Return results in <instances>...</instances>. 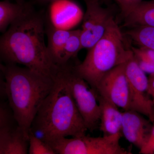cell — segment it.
<instances>
[{"label": "cell", "mask_w": 154, "mask_h": 154, "mask_svg": "<svg viewBox=\"0 0 154 154\" xmlns=\"http://www.w3.org/2000/svg\"><path fill=\"white\" fill-rule=\"evenodd\" d=\"M100 107V128L103 136H109L122 134V112L118 107L96 92Z\"/></svg>", "instance_id": "obj_12"}, {"label": "cell", "mask_w": 154, "mask_h": 154, "mask_svg": "<svg viewBox=\"0 0 154 154\" xmlns=\"http://www.w3.org/2000/svg\"><path fill=\"white\" fill-rule=\"evenodd\" d=\"M28 7L24 3L0 1V32L4 33Z\"/></svg>", "instance_id": "obj_16"}, {"label": "cell", "mask_w": 154, "mask_h": 154, "mask_svg": "<svg viewBox=\"0 0 154 154\" xmlns=\"http://www.w3.org/2000/svg\"><path fill=\"white\" fill-rule=\"evenodd\" d=\"M131 49L133 52L142 56L154 63V50L140 47H132Z\"/></svg>", "instance_id": "obj_24"}, {"label": "cell", "mask_w": 154, "mask_h": 154, "mask_svg": "<svg viewBox=\"0 0 154 154\" xmlns=\"http://www.w3.org/2000/svg\"><path fill=\"white\" fill-rule=\"evenodd\" d=\"M151 122L152 127L149 137L145 145L140 150V154H154V107Z\"/></svg>", "instance_id": "obj_23"}, {"label": "cell", "mask_w": 154, "mask_h": 154, "mask_svg": "<svg viewBox=\"0 0 154 154\" xmlns=\"http://www.w3.org/2000/svg\"><path fill=\"white\" fill-rule=\"evenodd\" d=\"M16 2L19 3H23L22 0H15Z\"/></svg>", "instance_id": "obj_27"}, {"label": "cell", "mask_w": 154, "mask_h": 154, "mask_svg": "<svg viewBox=\"0 0 154 154\" xmlns=\"http://www.w3.org/2000/svg\"><path fill=\"white\" fill-rule=\"evenodd\" d=\"M28 153L29 154H56L51 147L29 131Z\"/></svg>", "instance_id": "obj_20"}, {"label": "cell", "mask_w": 154, "mask_h": 154, "mask_svg": "<svg viewBox=\"0 0 154 154\" xmlns=\"http://www.w3.org/2000/svg\"><path fill=\"white\" fill-rule=\"evenodd\" d=\"M28 138L18 125L0 135V154H28Z\"/></svg>", "instance_id": "obj_13"}, {"label": "cell", "mask_w": 154, "mask_h": 154, "mask_svg": "<svg viewBox=\"0 0 154 154\" xmlns=\"http://www.w3.org/2000/svg\"><path fill=\"white\" fill-rule=\"evenodd\" d=\"M72 30L56 28L51 23L46 27L45 32L48 38L47 48L51 57L55 65L60 53Z\"/></svg>", "instance_id": "obj_15"}, {"label": "cell", "mask_w": 154, "mask_h": 154, "mask_svg": "<svg viewBox=\"0 0 154 154\" xmlns=\"http://www.w3.org/2000/svg\"><path fill=\"white\" fill-rule=\"evenodd\" d=\"M7 99L16 123L28 138L31 125L53 85V78L17 64H2Z\"/></svg>", "instance_id": "obj_3"}, {"label": "cell", "mask_w": 154, "mask_h": 154, "mask_svg": "<svg viewBox=\"0 0 154 154\" xmlns=\"http://www.w3.org/2000/svg\"><path fill=\"white\" fill-rule=\"evenodd\" d=\"M122 114V134L127 140L141 149L149 137L152 127L151 122L134 110H125Z\"/></svg>", "instance_id": "obj_10"}, {"label": "cell", "mask_w": 154, "mask_h": 154, "mask_svg": "<svg viewBox=\"0 0 154 154\" xmlns=\"http://www.w3.org/2000/svg\"><path fill=\"white\" fill-rule=\"evenodd\" d=\"M88 130L62 70L57 66L52 88L39 107L29 131L48 143L59 138L82 136Z\"/></svg>", "instance_id": "obj_2"}, {"label": "cell", "mask_w": 154, "mask_h": 154, "mask_svg": "<svg viewBox=\"0 0 154 154\" xmlns=\"http://www.w3.org/2000/svg\"><path fill=\"white\" fill-rule=\"evenodd\" d=\"M60 67L88 130L93 131L98 127L100 119V107L96 91L77 73L74 66L68 63Z\"/></svg>", "instance_id": "obj_6"}, {"label": "cell", "mask_w": 154, "mask_h": 154, "mask_svg": "<svg viewBox=\"0 0 154 154\" xmlns=\"http://www.w3.org/2000/svg\"><path fill=\"white\" fill-rule=\"evenodd\" d=\"M133 53L134 56L140 68L145 73L154 74V63L142 56Z\"/></svg>", "instance_id": "obj_21"}, {"label": "cell", "mask_w": 154, "mask_h": 154, "mask_svg": "<svg viewBox=\"0 0 154 154\" xmlns=\"http://www.w3.org/2000/svg\"><path fill=\"white\" fill-rule=\"evenodd\" d=\"M118 4L123 17H125L131 12L143 0H115Z\"/></svg>", "instance_id": "obj_22"}, {"label": "cell", "mask_w": 154, "mask_h": 154, "mask_svg": "<svg viewBox=\"0 0 154 154\" xmlns=\"http://www.w3.org/2000/svg\"><path fill=\"white\" fill-rule=\"evenodd\" d=\"M129 87V109L148 117L151 122L154 106L148 93L149 79L133 55L125 63Z\"/></svg>", "instance_id": "obj_7"}, {"label": "cell", "mask_w": 154, "mask_h": 154, "mask_svg": "<svg viewBox=\"0 0 154 154\" xmlns=\"http://www.w3.org/2000/svg\"><path fill=\"white\" fill-rule=\"evenodd\" d=\"M125 63L106 73L99 81L95 90L124 111L129 109V87L125 69Z\"/></svg>", "instance_id": "obj_9"}, {"label": "cell", "mask_w": 154, "mask_h": 154, "mask_svg": "<svg viewBox=\"0 0 154 154\" xmlns=\"http://www.w3.org/2000/svg\"><path fill=\"white\" fill-rule=\"evenodd\" d=\"M121 134L102 137L86 135L61 137L48 143L56 154H131L119 144Z\"/></svg>", "instance_id": "obj_5"}, {"label": "cell", "mask_w": 154, "mask_h": 154, "mask_svg": "<svg viewBox=\"0 0 154 154\" xmlns=\"http://www.w3.org/2000/svg\"><path fill=\"white\" fill-rule=\"evenodd\" d=\"M124 18V25L127 27H154V0L143 1Z\"/></svg>", "instance_id": "obj_14"}, {"label": "cell", "mask_w": 154, "mask_h": 154, "mask_svg": "<svg viewBox=\"0 0 154 154\" xmlns=\"http://www.w3.org/2000/svg\"><path fill=\"white\" fill-rule=\"evenodd\" d=\"M3 63L0 62V99L6 100L5 80L2 69Z\"/></svg>", "instance_id": "obj_25"}, {"label": "cell", "mask_w": 154, "mask_h": 154, "mask_svg": "<svg viewBox=\"0 0 154 154\" xmlns=\"http://www.w3.org/2000/svg\"><path fill=\"white\" fill-rule=\"evenodd\" d=\"M42 1H48H48H50V2H51V1H52L53 0H42Z\"/></svg>", "instance_id": "obj_28"}, {"label": "cell", "mask_w": 154, "mask_h": 154, "mask_svg": "<svg viewBox=\"0 0 154 154\" xmlns=\"http://www.w3.org/2000/svg\"><path fill=\"white\" fill-rule=\"evenodd\" d=\"M128 36L139 47L154 50V27L137 26L127 31Z\"/></svg>", "instance_id": "obj_18"}, {"label": "cell", "mask_w": 154, "mask_h": 154, "mask_svg": "<svg viewBox=\"0 0 154 154\" xmlns=\"http://www.w3.org/2000/svg\"><path fill=\"white\" fill-rule=\"evenodd\" d=\"M17 125L8 102L0 99V135Z\"/></svg>", "instance_id": "obj_19"}, {"label": "cell", "mask_w": 154, "mask_h": 154, "mask_svg": "<svg viewBox=\"0 0 154 154\" xmlns=\"http://www.w3.org/2000/svg\"><path fill=\"white\" fill-rule=\"evenodd\" d=\"M80 32L81 29L72 30L58 57L56 62L57 66L64 65L69 63L70 60L82 49Z\"/></svg>", "instance_id": "obj_17"}, {"label": "cell", "mask_w": 154, "mask_h": 154, "mask_svg": "<svg viewBox=\"0 0 154 154\" xmlns=\"http://www.w3.org/2000/svg\"><path fill=\"white\" fill-rule=\"evenodd\" d=\"M148 79V93L151 98L154 106V74L149 75Z\"/></svg>", "instance_id": "obj_26"}, {"label": "cell", "mask_w": 154, "mask_h": 154, "mask_svg": "<svg viewBox=\"0 0 154 154\" xmlns=\"http://www.w3.org/2000/svg\"><path fill=\"white\" fill-rule=\"evenodd\" d=\"M83 16L82 9L72 0H53L51 2L50 22L56 28L71 30L82 20Z\"/></svg>", "instance_id": "obj_11"}, {"label": "cell", "mask_w": 154, "mask_h": 154, "mask_svg": "<svg viewBox=\"0 0 154 154\" xmlns=\"http://www.w3.org/2000/svg\"><path fill=\"white\" fill-rule=\"evenodd\" d=\"M44 19L28 6L0 36V62L22 65L37 73L53 78L57 66L45 39Z\"/></svg>", "instance_id": "obj_1"}, {"label": "cell", "mask_w": 154, "mask_h": 154, "mask_svg": "<svg viewBox=\"0 0 154 154\" xmlns=\"http://www.w3.org/2000/svg\"><path fill=\"white\" fill-rule=\"evenodd\" d=\"M86 11L83 16L80 37L82 49H90L106 32L111 19L110 11L103 8L98 0H85Z\"/></svg>", "instance_id": "obj_8"}, {"label": "cell", "mask_w": 154, "mask_h": 154, "mask_svg": "<svg viewBox=\"0 0 154 154\" xmlns=\"http://www.w3.org/2000/svg\"><path fill=\"white\" fill-rule=\"evenodd\" d=\"M123 33L114 18L102 38L90 49L82 62L75 66L76 72L95 90L103 76L125 63L133 55L127 47Z\"/></svg>", "instance_id": "obj_4"}]
</instances>
